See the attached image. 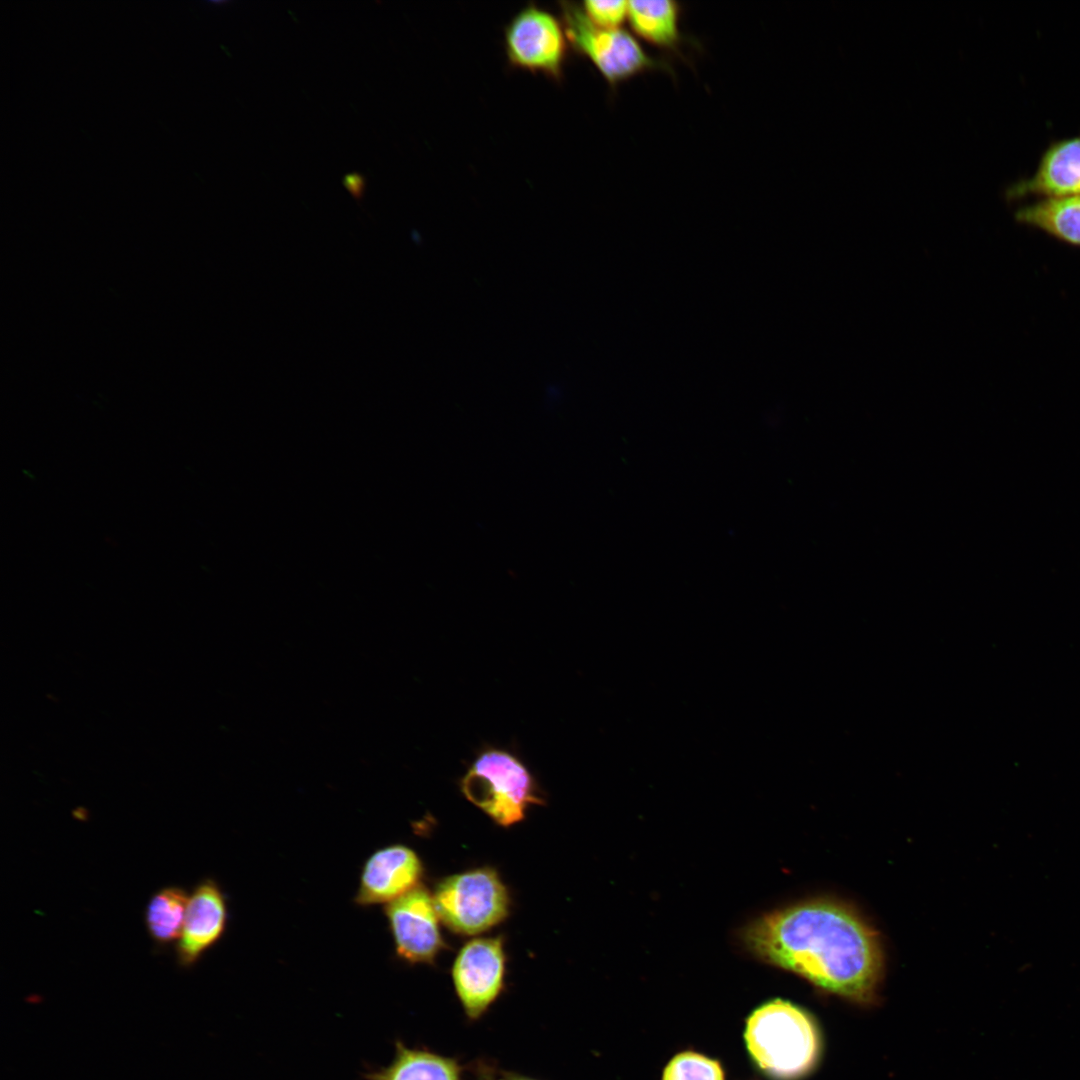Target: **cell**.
I'll return each mask as SVG.
<instances>
[{
	"instance_id": "cell-11",
	"label": "cell",
	"mask_w": 1080,
	"mask_h": 1080,
	"mask_svg": "<svg viewBox=\"0 0 1080 1080\" xmlns=\"http://www.w3.org/2000/svg\"><path fill=\"white\" fill-rule=\"evenodd\" d=\"M1006 195L1009 200L1080 195V136L1051 143L1033 175L1011 185Z\"/></svg>"
},
{
	"instance_id": "cell-10",
	"label": "cell",
	"mask_w": 1080,
	"mask_h": 1080,
	"mask_svg": "<svg viewBox=\"0 0 1080 1080\" xmlns=\"http://www.w3.org/2000/svg\"><path fill=\"white\" fill-rule=\"evenodd\" d=\"M228 921L225 895L210 878L199 882L191 893L181 935L177 940L178 964L188 968L223 936Z\"/></svg>"
},
{
	"instance_id": "cell-15",
	"label": "cell",
	"mask_w": 1080,
	"mask_h": 1080,
	"mask_svg": "<svg viewBox=\"0 0 1080 1080\" xmlns=\"http://www.w3.org/2000/svg\"><path fill=\"white\" fill-rule=\"evenodd\" d=\"M184 889L168 886L158 890L150 898L145 912V924L153 941L166 945L178 940L188 904Z\"/></svg>"
},
{
	"instance_id": "cell-6",
	"label": "cell",
	"mask_w": 1080,
	"mask_h": 1080,
	"mask_svg": "<svg viewBox=\"0 0 1080 1080\" xmlns=\"http://www.w3.org/2000/svg\"><path fill=\"white\" fill-rule=\"evenodd\" d=\"M504 38L512 66L561 80L568 48L561 19L536 4H529L507 24Z\"/></svg>"
},
{
	"instance_id": "cell-5",
	"label": "cell",
	"mask_w": 1080,
	"mask_h": 1080,
	"mask_svg": "<svg viewBox=\"0 0 1080 1080\" xmlns=\"http://www.w3.org/2000/svg\"><path fill=\"white\" fill-rule=\"evenodd\" d=\"M433 900L441 921L461 935H476L499 924L510 906L507 888L490 867L444 878L437 884Z\"/></svg>"
},
{
	"instance_id": "cell-9",
	"label": "cell",
	"mask_w": 1080,
	"mask_h": 1080,
	"mask_svg": "<svg viewBox=\"0 0 1080 1080\" xmlns=\"http://www.w3.org/2000/svg\"><path fill=\"white\" fill-rule=\"evenodd\" d=\"M422 875V862L410 847L380 848L363 864L354 903L361 907L388 904L419 886Z\"/></svg>"
},
{
	"instance_id": "cell-17",
	"label": "cell",
	"mask_w": 1080,
	"mask_h": 1080,
	"mask_svg": "<svg viewBox=\"0 0 1080 1080\" xmlns=\"http://www.w3.org/2000/svg\"><path fill=\"white\" fill-rule=\"evenodd\" d=\"M581 7L589 21L601 28L620 29L627 21L628 1L588 0Z\"/></svg>"
},
{
	"instance_id": "cell-13",
	"label": "cell",
	"mask_w": 1080,
	"mask_h": 1080,
	"mask_svg": "<svg viewBox=\"0 0 1080 1080\" xmlns=\"http://www.w3.org/2000/svg\"><path fill=\"white\" fill-rule=\"evenodd\" d=\"M1016 221L1080 247V195L1043 198L1019 208Z\"/></svg>"
},
{
	"instance_id": "cell-1",
	"label": "cell",
	"mask_w": 1080,
	"mask_h": 1080,
	"mask_svg": "<svg viewBox=\"0 0 1080 1080\" xmlns=\"http://www.w3.org/2000/svg\"><path fill=\"white\" fill-rule=\"evenodd\" d=\"M756 956L858 1004L877 1000L883 976L878 933L854 909L811 899L761 916L744 931Z\"/></svg>"
},
{
	"instance_id": "cell-3",
	"label": "cell",
	"mask_w": 1080,
	"mask_h": 1080,
	"mask_svg": "<svg viewBox=\"0 0 1080 1080\" xmlns=\"http://www.w3.org/2000/svg\"><path fill=\"white\" fill-rule=\"evenodd\" d=\"M459 785L468 801L503 827L522 821L531 805L544 804L528 767L517 755L502 748L481 750Z\"/></svg>"
},
{
	"instance_id": "cell-12",
	"label": "cell",
	"mask_w": 1080,
	"mask_h": 1080,
	"mask_svg": "<svg viewBox=\"0 0 1080 1080\" xmlns=\"http://www.w3.org/2000/svg\"><path fill=\"white\" fill-rule=\"evenodd\" d=\"M681 16L682 7L673 0L628 1L627 22L633 33L649 45L679 56L687 43Z\"/></svg>"
},
{
	"instance_id": "cell-4",
	"label": "cell",
	"mask_w": 1080,
	"mask_h": 1080,
	"mask_svg": "<svg viewBox=\"0 0 1080 1080\" xmlns=\"http://www.w3.org/2000/svg\"><path fill=\"white\" fill-rule=\"evenodd\" d=\"M559 5L568 43L595 66L612 89L647 72L673 73L666 61L650 55L635 36L622 28L605 29L594 25L576 3L560 2Z\"/></svg>"
},
{
	"instance_id": "cell-20",
	"label": "cell",
	"mask_w": 1080,
	"mask_h": 1080,
	"mask_svg": "<svg viewBox=\"0 0 1080 1080\" xmlns=\"http://www.w3.org/2000/svg\"><path fill=\"white\" fill-rule=\"evenodd\" d=\"M486 1080H490V1079H486Z\"/></svg>"
},
{
	"instance_id": "cell-2",
	"label": "cell",
	"mask_w": 1080,
	"mask_h": 1080,
	"mask_svg": "<svg viewBox=\"0 0 1080 1080\" xmlns=\"http://www.w3.org/2000/svg\"><path fill=\"white\" fill-rule=\"evenodd\" d=\"M745 1041L754 1062L780 1080H795L810 1072L821 1049L820 1034L812 1017L779 999L752 1013L747 1020Z\"/></svg>"
},
{
	"instance_id": "cell-8",
	"label": "cell",
	"mask_w": 1080,
	"mask_h": 1080,
	"mask_svg": "<svg viewBox=\"0 0 1080 1080\" xmlns=\"http://www.w3.org/2000/svg\"><path fill=\"white\" fill-rule=\"evenodd\" d=\"M384 911L398 957L431 964L445 945L433 896L419 885L386 904Z\"/></svg>"
},
{
	"instance_id": "cell-7",
	"label": "cell",
	"mask_w": 1080,
	"mask_h": 1080,
	"mask_svg": "<svg viewBox=\"0 0 1080 1080\" xmlns=\"http://www.w3.org/2000/svg\"><path fill=\"white\" fill-rule=\"evenodd\" d=\"M505 962L502 937L475 938L459 951L452 978L469 1018H479L501 993Z\"/></svg>"
},
{
	"instance_id": "cell-19",
	"label": "cell",
	"mask_w": 1080,
	"mask_h": 1080,
	"mask_svg": "<svg viewBox=\"0 0 1080 1080\" xmlns=\"http://www.w3.org/2000/svg\"><path fill=\"white\" fill-rule=\"evenodd\" d=\"M503 1080H534V1079H530V1078H526V1077H522V1076H511V1077L503 1079Z\"/></svg>"
},
{
	"instance_id": "cell-16",
	"label": "cell",
	"mask_w": 1080,
	"mask_h": 1080,
	"mask_svg": "<svg viewBox=\"0 0 1080 1080\" xmlns=\"http://www.w3.org/2000/svg\"><path fill=\"white\" fill-rule=\"evenodd\" d=\"M662 1080H724V1074L717 1061L695 1052H683L668 1063Z\"/></svg>"
},
{
	"instance_id": "cell-14",
	"label": "cell",
	"mask_w": 1080,
	"mask_h": 1080,
	"mask_svg": "<svg viewBox=\"0 0 1080 1080\" xmlns=\"http://www.w3.org/2000/svg\"><path fill=\"white\" fill-rule=\"evenodd\" d=\"M366 1077L369 1080H460V1068L451 1058L409 1049L398 1042L393 1062Z\"/></svg>"
},
{
	"instance_id": "cell-18",
	"label": "cell",
	"mask_w": 1080,
	"mask_h": 1080,
	"mask_svg": "<svg viewBox=\"0 0 1080 1080\" xmlns=\"http://www.w3.org/2000/svg\"><path fill=\"white\" fill-rule=\"evenodd\" d=\"M343 185L357 200L361 201L366 189V179L362 174L353 172L343 177Z\"/></svg>"
}]
</instances>
